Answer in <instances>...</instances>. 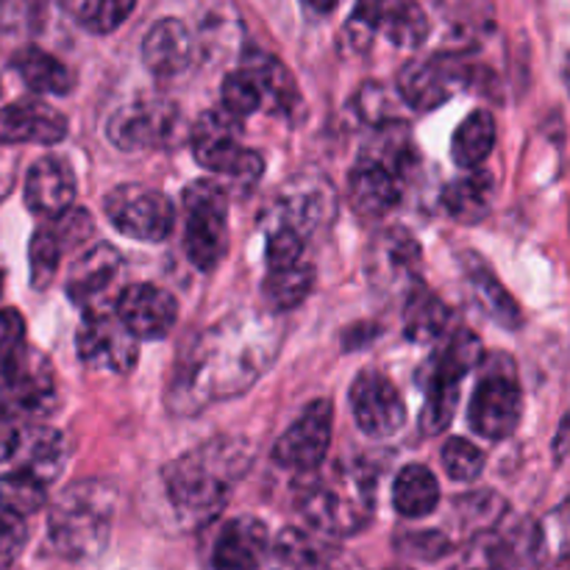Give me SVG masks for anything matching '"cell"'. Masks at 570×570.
<instances>
[{
  "instance_id": "obj_1",
  "label": "cell",
  "mask_w": 570,
  "mask_h": 570,
  "mask_svg": "<svg viewBox=\"0 0 570 570\" xmlns=\"http://www.w3.org/2000/svg\"><path fill=\"white\" fill-rule=\"evenodd\" d=\"M284 332L276 317L237 312L206 328L178 356L170 376L167 406L176 415H195L212 401L245 393L273 365Z\"/></svg>"
},
{
  "instance_id": "obj_2",
  "label": "cell",
  "mask_w": 570,
  "mask_h": 570,
  "mask_svg": "<svg viewBox=\"0 0 570 570\" xmlns=\"http://www.w3.org/2000/svg\"><path fill=\"white\" fill-rule=\"evenodd\" d=\"M250 465L248 443L217 438L187 451L161 471L167 501L187 527L198 529L215 521L232 499V490Z\"/></svg>"
},
{
  "instance_id": "obj_3",
  "label": "cell",
  "mask_w": 570,
  "mask_h": 570,
  "mask_svg": "<svg viewBox=\"0 0 570 570\" xmlns=\"http://www.w3.org/2000/svg\"><path fill=\"white\" fill-rule=\"evenodd\" d=\"M376 476L367 465L337 462L317 468L298 482V510L317 534L351 538L362 532L373 518Z\"/></svg>"
},
{
  "instance_id": "obj_4",
  "label": "cell",
  "mask_w": 570,
  "mask_h": 570,
  "mask_svg": "<svg viewBox=\"0 0 570 570\" xmlns=\"http://www.w3.org/2000/svg\"><path fill=\"white\" fill-rule=\"evenodd\" d=\"M117 490L104 479L70 484L50 507V546L65 560H95L109 546Z\"/></svg>"
},
{
  "instance_id": "obj_5",
  "label": "cell",
  "mask_w": 570,
  "mask_h": 570,
  "mask_svg": "<svg viewBox=\"0 0 570 570\" xmlns=\"http://www.w3.org/2000/svg\"><path fill=\"white\" fill-rule=\"evenodd\" d=\"M438 345V354L417 373L423 395H426L421 412V426L426 434L449 429L460 404L462 379L482 362V340L471 328H454Z\"/></svg>"
},
{
  "instance_id": "obj_6",
  "label": "cell",
  "mask_w": 570,
  "mask_h": 570,
  "mask_svg": "<svg viewBox=\"0 0 570 570\" xmlns=\"http://www.w3.org/2000/svg\"><path fill=\"white\" fill-rule=\"evenodd\" d=\"M195 161L204 170L223 176L232 193H250L265 173V159L243 145V120L226 109H209L195 120L189 131Z\"/></svg>"
},
{
  "instance_id": "obj_7",
  "label": "cell",
  "mask_w": 570,
  "mask_h": 570,
  "mask_svg": "<svg viewBox=\"0 0 570 570\" xmlns=\"http://www.w3.org/2000/svg\"><path fill=\"white\" fill-rule=\"evenodd\" d=\"M184 250L198 271H215L228 254V189L215 178H198L181 195Z\"/></svg>"
},
{
  "instance_id": "obj_8",
  "label": "cell",
  "mask_w": 570,
  "mask_h": 570,
  "mask_svg": "<svg viewBox=\"0 0 570 570\" xmlns=\"http://www.w3.org/2000/svg\"><path fill=\"white\" fill-rule=\"evenodd\" d=\"M56 406L53 367L45 354L22 345L0 362V415L17 423H37Z\"/></svg>"
},
{
  "instance_id": "obj_9",
  "label": "cell",
  "mask_w": 570,
  "mask_h": 570,
  "mask_svg": "<svg viewBox=\"0 0 570 570\" xmlns=\"http://www.w3.org/2000/svg\"><path fill=\"white\" fill-rule=\"evenodd\" d=\"M523 417V393L515 365L507 354H495L484 365L482 379L473 390L468 421L476 434L488 440H504L518 429Z\"/></svg>"
},
{
  "instance_id": "obj_10",
  "label": "cell",
  "mask_w": 570,
  "mask_h": 570,
  "mask_svg": "<svg viewBox=\"0 0 570 570\" xmlns=\"http://www.w3.org/2000/svg\"><path fill=\"white\" fill-rule=\"evenodd\" d=\"M111 226L139 243H161L170 237L176 209L173 200L148 184H120L104 198Z\"/></svg>"
},
{
  "instance_id": "obj_11",
  "label": "cell",
  "mask_w": 570,
  "mask_h": 570,
  "mask_svg": "<svg viewBox=\"0 0 570 570\" xmlns=\"http://www.w3.org/2000/svg\"><path fill=\"white\" fill-rule=\"evenodd\" d=\"M181 131V109L170 100H134L120 106L106 122V137L126 154L167 148Z\"/></svg>"
},
{
  "instance_id": "obj_12",
  "label": "cell",
  "mask_w": 570,
  "mask_h": 570,
  "mask_svg": "<svg viewBox=\"0 0 570 570\" xmlns=\"http://www.w3.org/2000/svg\"><path fill=\"white\" fill-rule=\"evenodd\" d=\"M334 406L328 399H317L298 415V421L276 440L273 445V460L287 471L315 473L323 468L332 445Z\"/></svg>"
},
{
  "instance_id": "obj_13",
  "label": "cell",
  "mask_w": 570,
  "mask_h": 570,
  "mask_svg": "<svg viewBox=\"0 0 570 570\" xmlns=\"http://www.w3.org/2000/svg\"><path fill=\"white\" fill-rule=\"evenodd\" d=\"M122 273V254L109 243L83 250L67 276V295L72 304L89 315H104L115 309V287Z\"/></svg>"
},
{
  "instance_id": "obj_14",
  "label": "cell",
  "mask_w": 570,
  "mask_h": 570,
  "mask_svg": "<svg viewBox=\"0 0 570 570\" xmlns=\"http://www.w3.org/2000/svg\"><path fill=\"white\" fill-rule=\"evenodd\" d=\"M78 360L92 371L117 373L126 376L137 367L139 360V343L128 334L115 317V312H104V315L83 317L81 328H78Z\"/></svg>"
},
{
  "instance_id": "obj_15",
  "label": "cell",
  "mask_w": 570,
  "mask_h": 570,
  "mask_svg": "<svg viewBox=\"0 0 570 570\" xmlns=\"http://www.w3.org/2000/svg\"><path fill=\"white\" fill-rule=\"evenodd\" d=\"M351 412L367 438H393L406 423V404L399 387L382 371H362L351 384Z\"/></svg>"
},
{
  "instance_id": "obj_16",
  "label": "cell",
  "mask_w": 570,
  "mask_h": 570,
  "mask_svg": "<svg viewBox=\"0 0 570 570\" xmlns=\"http://www.w3.org/2000/svg\"><path fill=\"white\" fill-rule=\"evenodd\" d=\"M334 212H337V195L332 184L323 178H295L276 195L271 226L289 228L306 239L315 228L332 223Z\"/></svg>"
},
{
  "instance_id": "obj_17",
  "label": "cell",
  "mask_w": 570,
  "mask_h": 570,
  "mask_svg": "<svg viewBox=\"0 0 570 570\" xmlns=\"http://www.w3.org/2000/svg\"><path fill=\"white\" fill-rule=\"evenodd\" d=\"M115 317L134 340H165L178 321V301L156 284H128L117 293Z\"/></svg>"
},
{
  "instance_id": "obj_18",
  "label": "cell",
  "mask_w": 570,
  "mask_h": 570,
  "mask_svg": "<svg viewBox=\"0 0 570 570\" xmlns=\"http://www.w3.org/2000/svg\"><path fill=\"white\" fill-rule=\"evenodd\" d=\"M456 59H415L399 72V92L415 111H434L438 106L449 104L460 89L462 76Z\"/></svg>"
},
{
  "instance_id": "obj_19",
  "label": "cell",
  "mask_w": 570,
  "mask_h": 570,
  "mask_svg": "<svg viewBox=\"0 0 570 570\" xmlns=\"http://www.w3.org/2000/svg\"><path fill=\"white\" fill-rule=\"evenodd\" d=\"M67 117L39 98H22L0 109V145H56L67 137Z\"/></svg>"
},
{
  "instance_id": "obj_20",
  "label": "cell",
  "mask_w": 570,
  "mask_h": 570,
  "mask_svg": "<svg viewBox=\"0 0 570 570\" xmlns=\"http://www.w3.org/2000/svg\"><path fill=\"white\" fill-rule=\"evenodd\" d=\"M401 195H404V173L379 156H365L351 170L348 200L356 215L384 217L399 206Z\"/></svg>"
},
{
  "instance_id": "obj_21",
  "label": "cell",
  "mask_w": 570,
  "mask_h": 570,
  "mask_svg": "<svg viewBox=\"0 0 570 570\" xmlns=\"http://www.w3.org/2000/svg\"><path fill=\"white\" fill-rule=\"evenodd\" d=\"M76 200V170L61 156H42L28 167L26 206L33 215L59 217Z\"/></svg>"
},
{
  "instance_id": "obj_22",
  "label": "cell",
  "mask_w": 570,
  "mask_h": 570,
  "mask_svg": "<svg viewBox=\"0 0 570 570\" xmlns=\"http://www.w3.org/2000/svg\"><path fill=\"white\" fill-rule=\"evenodd\" d=\"M9 460L17 462L14 471L31 473L33 479H39V482H45L50 488L61 476V471H65V434L45 426V423H22Z\"/></svg>"
},
{
  "instance_id": "obj_23",
  "label": "cell",
  "mask_w": 570,
  "mask_h": 570,
  "mask_svg": "<svg viewBox=\"0 0 570 570\" xmlns=\"http://www.w3.org/2000/svg\"><path fill=\"white\" fill-rule=\"evenodd\" d=\"M267 527L259 518H234L223 523L212 546V570H256L267 557Z\"/></svg>"
},
{
  "instance_id": "obj_24",
  "label": "cell",
  "mask_w": 570,
  "mask_h": 570,
  "mask_svg": "<svg viewBox=\"0 0 570 570\" xmlns=\"http://www.w3.org/2000/svg\"><path fill=\"white\" fill-rule=\"evenodd\" d=\"M193 33L176 17L156 22L142 39V61L154 76L173 78L193 61Z\"/></svg>"
},
{
  "instance_id": "obj_25",
  "label": "cell",
  "mask_w": 570,
  "mask_h": 570,
  "mask_svg": "<svg viewBox=\"0 0 570 570\" xmlns=\"http://www.w3.org/2000/svg\"><path fill=\"white\" fill-rule=\"evenodd\" d=\"M421 271V245L404 228H390L373 243L371 276L379 284H412L415 287Z\"/></svg>"
},
{
  "instance_id": "obj_26",
  "label": "cell",
  "mask_w": 570,
  "mask_h": 570,
  "mask_svg": "<svg viewBox=\"0 0 570 570\" xmlns=\"http://www.w3.org/2000/svg\"><path fill=\"white\" fill-rule=\"evenodd\" d=\"M451 323H454V312L440 295L429 293L421 284L410 289L404 306V334L410 343H440L451 332Z\"/></svg>"
},
{
  "instance_id": "obj_27",
  "label": "cell",
  "mask_w": 570,
  "mask_h": 570,
  "mask_svg": "<svg viewBox=\"0 0 570 570\" xmlns=\"http://www.w3.org/2000/svg\"><path fill=\"white\" fill-rule=\"evenodd\" d=\"M11 67L20 76V81L37 95H70L76 87V72L37 45H26V48L17 50Z\"/></svg>"
},
{
  "instance_id": "obj_28",
  "label": "cell",
  "mask_w": 570,
  "mask_h": 570,
  "mask_svg": "<svg viewBox=\"0 0 570 570\" xmlns=\"http://www.w3.org/2000/svg\"><path fill=\"white\" fill-rule=\"evenodd\" d=\"M462 262H465V276L473 289V298L479 301L484 315L504 328H521L523 326L521 309H518L515 298L504 289V284H501L499 278H495V273L490 271L488 262H482L473 254L462 256Z\"/></svg>"
},
{
  "instance_id": "obj_29",
  "label": "cell",
  "mask_w": 570,
  "mask_h": 570,
  "mask_svg": "<svg viewBox=\"0 0 570 570\" xmlns=\"http://www.w3.org/2000/svg\"><path fill=\"white\" fill-rule=\"evenodd\" d=\"M243 70L250 72L262 92V106L271 109L273 115H287L293 106L298 104V89H295V78L289 76L287 67L271 53L262 50H250L243 61Z\"/></svg>"
},
{
  "instance_id": "obj_30",
  "label": "cell",
  "mask_w": 570,
  "mask_h": 570,
  "mask_svg": "<svg viewBox=\"0 0 570 570\" xmlns=\"http://www.w3.org/2000/svg\"><path fill=\"white\" fill-rule=\"evenodd\" d=\"M495 181L490 173H471L465 178H456L443 189V206L456 223L473 226L482 223L493 209Z\"/></svg>"
},
{
  "instance_id": "obj_31",
  "label": "cell",
  "mask_w": 570,
  "mask_h": 570,
  "mask_svg": "<svg viewBox=\"0 0 570 570\" xmlns=\"http://www.w3.org/2000/svg\"><path fill=\"white\" fill-rule=\"evenodd\" d=\"M273 570H323L328 562V549L317 534L306 529H282L267 546Z\"/></svg>"
},
{
  "instance_id": "obj_32",
  "label": "cell",
  "mask_w": 570,
  "mask_h": 570,
  "mask_svg": "<svg viewBox=\"0 0 570 570\" xmlns=\"http://www.w3.org/2000/svg\"><path fill=\"white\" fill-rule=\"evenodd\" d=\"M440 484L426 465H406L395 476L393 507L401 518H426L438 510Z\"/></svg>"
},
{
  "instance_id": "obj_33",
  "label": "cell",
  "mask_w": 570,
  "mask_h": 570,
  "mask_svg": "<svg viewBox=\"0 0 570 570\" xmlns=\"http://www.w3.org/2000/svg\"><path fill=\"white\" fill-rule=\"evenodd\" d=\"M495 134H499V128H495V117L490 111H471L451 137V159H454V165L465 167V170L482 165L493 154Z\"/></svg>"
},
{
  "instance_id": "obj_34",
  "label": "cell",
  "mask_w": 570,
  "mask_h": 570,
  "mask_svg": "<svg viewBox=\"0 0 570 570\" xmlns=\"http://www.w3.org/2000/svg\"><path fill=\"white\" fill-rule=\"evenodd\" d=\"M379 33H384L395 48L415 50L429 37V17L421 6L410 0L379 3Z\"/></svg>"
},
{
  "instance_id": "obj_35",
  "label": "cell",
  "mask_w": 570,
  "mask_h": 570,
  "mask_svg": "<svg viewBox=\"0 0 570 570\" xmlns=\"http://www.w3.org/2000/svg\"><path fill=\"white\" fill-rule=\"evenodd\" d=\"M507 515V501L493 490H479V493L462 495L454 501V523L460 532L471 534L473 540L482 534L495 532Z\"/></svg>"
},
{
  "instance_id": "obj_36",
  "label": "cell",
  "mask_w": 570,
  "mask_h": 570,
  "mask_svg": "<svg viewBox=\"0 0 570 570\" xmlns=\"http://www.w3.org/2000/svg\"><path fill=\"white\" fill-rule=\"evenodd\" d=\"M315 287V267L309 262H298L282 271H267L265 298L276 312H289L304 304Z\"/></svg>"
},
{
  "instance_id": "obj_37",
  "label": "cell",
  "mask_w": 570,
  "mask_h": 570,
  "mask_svg": "<svg viewBox=\"0 0 570 570\" xmlns=\"http://www.w3.org/2000/svg\"><path fill=\"white\" fill-rule=\"evenodd\" d=\"M131 0H61V11L89 33H111L134 14Z\"/></svg>"
},
{
  "instance_id": "obj_38",
  "label": "cell",
  "mask_w": 570,
  "mask_h": 570,
  "mask_svg": "<svg viewBox=\"0 0 570 570\" xmlns=\"http://www.w3.org/2000/svg\"><path fill=\"white\" fill-rule=\"evenodd\" d=\"M45 501H48V484L33 479L31 473L9 471L0 476V510L6 515H14L22 521V518L42 510Z\"/></svg>"
},
{
  "instance_id": "obj_39",
  "label": "cell",
  "mask_w": 570,
  "mask_h": 570,
  "mask_svg": "<svg viewBox=\"0 0 570 570\" xmlns=\"http://www.w3.org/2000/svg\"><path fill=\"white\" fill-rule=\"evenodd\" d=\"M61 245L56 239L53 228L42 226L33 232L31 245H28V265H31V287L48 289L53 284L56 271H59Z\"/></svg>"
},
{
  "instance_id": "obj_40",
  "label": "cell",
  "mask_w": 570,
  "mask_h": 570,
  "mask_svg": "<svg viewBox=\"0 0 570 570\" xmlns=\"http://www.w3.org/2000/svg\"><path fill=\"white\" fill-rule=\"evenodd\" d=\"M484 465H488V460L471 440L451 438L443 445V468L454 482H476L484 473Z\"/></svg>"
},
{
  "instance_id": "obj_41",
  "label": "cell",
  "mask_w": 570,
  "mask_h": 570,
  "mask_svg": "<svg viewBox=\"0 0 570 570\" xmlns=\"http://www.w3.org/2000/svg\"><path fill=\"white\" fill-rule=\"evenodd\" d=\"M223 109H226L232 117H237V120H243V117L254 115V111L262 109L259 87H256L250 72H245L243 67L228 72L226 81H223Z\"/></svg>"
},
{
  "instance_id": "obj_42",
  "label": "cell",
  "mask_w": 570,
  "mask_h": 570,
  "mask_svg": "<svg viewBox=\"0 0 570 570\" xmlns=\"http://www.w3.org/2000/svg\"><path fill=\"white\" fill-rule=\"evenodd\" d=\"M306 239L301 234L289 232V228L271 226L267 232V271H282V267H293L304 262Z\"/></svg>"
},
{
  "instance_id": "obj_43",
  "label": "cell",
  "mask_w": 570,
  "mask_h": 570,
  "mask_svg": "<svg viewBox=\"0 0 570 570\" xmlns=\"http://www.w3.org/2000/svg\"><path fill=\"white\" fill-rule=\"evenodd\" d=\"M395 546H399L401 554L415 557V560H426V562L443 560V557L454 549L449 534L434 532V529H423V532H401V538L395 540Z\"/></svg>"
},
{
  "instance_id": "obj_44",
  "label": "cell",
  "mask_w": 570,
  "mask_h": 570,
  "mask_svg": "<svg viewBox=\"0 0 570 570\" xmlns=\"http://www.w3.org/2000/svg\"><path fill=\"white\" fill-rule=\"evenodd\" d=\"M50 228H53V234H56V239H59L61 250H65L67 245H83V243H87V239L92 237V232H95V223H92V215H89L87 209H76V206H70L65 215H59L53 223H50Z\"/></svg>"
},
{
  "instance_id": "obj_45",
  "label": "cell",
  "mask_w": 570,
  "mask_h": 570,
  "mask_svg": "<svg viewBox=\"0 0 570 570\" xmlns=\"http://www.w3.org/2000/svg\"><path fill=\"white\" fill-rule=\"evenodd\" d=\"M345 39L354 50H367L371 48L373 37L379 33V3H360L354 9V14L345 22Z\"/></svg>"
},
{
  "instance_id": "obj_46",
  "label": "cell",
  "mask_w": 570,
  "mask_h": 570,
  "mask_svg": "<svg viewBox=\"0 0 570 570\" xmlns=\"http://www.w3.org/2000/svg\"><path fill=\"white\" fill-rule=\"evenodd\" d=\"M28 543L26 521L14 515H0V570L11 568Z\"/></svg>"
},
{
  "instance_id": "obj_47",
  "label": "cell",
  "mask_w": 570,
  "mask_h": 570,
  "mask_svg": "<svg viewBox=\"0 0 570 570\" xmlns=\"http://www.w3.org/2000/svg\"><path fill=\"white\" fill-rule=\"evenodd\" d=\"M462 570H510V566H507L504 557H501L493 534H482V538L473 540Z\"/></svg>"
},
{
  "instance_id": "obj_48",
  "label": "cell",
  "mask_w": 570,
  "mask_h": 570,
  "mask_svg": "<svg viewBox=\"0 0 570 570\" xmlns=\"http://www.w3.org/2000/svg\"><path fill=\"white\" fill-rule=\"evenodd\" d=\"M26 345V321L17 309H0V362Z\"/></svg>"
},
{
  "instance_id": "obj_49",
  "label": "cell",
  "mask_w": 570,
  "mask_h": 570,
  "mask_svg": "<svg viewBox=\"0 0 570 570\" xmlns=\"http://www.w3.org/2000/svg\"><path fill=\"white\" fill-rule=\"evenodd\" d=\"M37 6L31 3H0V33L20 31L22 22H31Z\"/></svg>"
},
{
  "instance_id": "obj_50",
  "label": "cell",
  "mask_w": 570,
  "mask_h": 570,
  "mask_svg": "<svg viewBox=\"0 0 570 570\" xmlns=\"http://www.w3.org/2000/svg\"><path fill=\"white\" fill-rule=\"evenodd\" d=\"M568 429H570V423H568V417H562V423H560V429H557V438H554V454H557V462H566V451H568Z\"/></svg>"
},
{
  "instance_id": "obj_51",
  "label": "cell",
  "mask_w": 570,
  "mask_h": 570,
  "mask_svg": "<svg viewBox=\"0 0 570 570\" xmlns=\"http://www.w3.org/2000/svg\"><path fill=\"white\" fill-rule=\"evenodd\" d=\"M390 570H412V568H404V566H399V568H390Z\"/></svg>"
},
{
  "instance_id": "obj_52",
  "label": "cell",
  "mask_w": 570,
  "mask_h": 570,
  "mask_svg": "<svg viewBox=\"0 0 570 570\" xmlns=\"http://www.w3.org/2000/svg\"><path fill=\"white\" fill-rule=\"evenodd\" d=\"M0 289H3V276H0Z\"/></svg>"
}]
</instances>
